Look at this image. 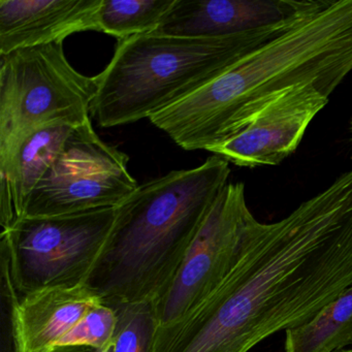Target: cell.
<instances>
[{"label":"cell","mask_w":352,"mask_h":352,"mask_svg":"<svg viewBox=\"0 0 352 352\" xmlns=\"http://www.w3.org/2000/svg\"><path fill=\"white\" fill-rule=\"evenodd\" d=\"M294 17L251 32L218 38L148 34L119 41L106 69L90 117L104 129L135 123L160 112L209 83L257 47L294 25Z\"/></svg>","instance_id":"4"},{"label":"cell","mask_w":352,"mask_h":352,"mask_svg":"<svg viewBox=\"0 0 352 352\" xmlns=\"http://www.w3.org/2000/svg\"><path fill=\"white\" fill-rule=\"evenodd\" d=\"M176 0H102L98 32L119 41L155 32Z\"/></svg>","instance_id":"15"},{"label":"cell","mask_w":352,"mask_h":352,"mask_svg":"<svg viewBox=\"0 0 352 352\" xmlns=\"http://www.w3.org/2000/svg\"><path fill=\"white\" fill-rule=\"evenodd\" d=\"M98 352H108L107 350H104V351H98Z\"/></svg>","instance_id":"21"},{"label":"cell","mask_w":352,"mask_h":352,"mask_svg":"<svg viewBox=\"0 0 352 352\" xmlns=\"http://www.w3.org/2000/svg\"><path fill=\"white\" fill-rule=\"evenodd\" d=\"M74 127L53 125L26 138L0 166V224L3 230L21 219L26 201L60 153Z\"/></svg>","instance_id":"13"},{"label":"cell","mask_w":352,"mask_h":352,"mask_svg":"<svg viewBox=\"0 0 352 352\" xmlns=\"http://www.w3.org/2000/svg\"><path fill=\"white\" fill-rule=\"evenodd\" d=\"M98 91V78L76 71L63 43L0 56V166L38 129L90 120Z\"/></svg>","instance_id":"5"},{"label":"cell","mask_w":352,"mask_h":352,"mask_svg":"<svg viewBox=\"0 0 352 352\" xmlns=\"http://www.w3.org/2000/svg\"><path fill=\"white\" fill-rule=\"evenodd\" d=\"M352 285V168L283 219L253 216L228 275L156 327L150 352H249L306 324Z\"/></svg>","instance_id":"1"},{"label":"cell","mask_w":352,"mask_h":352,"mask_svg":"<svg viewBox=\"0 0 352 352\" xmlns=\"http://www.w3.org/2000/svg\"><path fill=\"white\" fill-rule=\"evenodd\" d=\"M98 350L90 347H60L53 350V352H98Z\"/></svg>","instance_id":"18"},{"label":"cell","mask_w":352,"mask_h":352,"mask_svg":"<svg viewBox=\"0 0 352 352\" xmlns=\"http://www.w3.org/2000/svg\"><path fill=\"white\" fill-rule=\"evenodd\" d=\"M333 352H346V350L344 349V350H340V351H333Z\"/></svg>","instance_id":"20"},{"label":"cell","mask_w":352,"mask_h":352,"mask_svg":"<svg viewBox=\"0 0 352 352\" xmlns=\"http://www.w3.org/2000/svg\"><path fill=\"white\" fill-rule=\"evenodd\" d=\"M346 352H352V348H350V349H345Z\"/></svg>","instance_id":"19"},{"label":"cell","mask_w":352,"mask_h":352,"mask_svg":"<svg viewBox=\"0 0 352 352\" xmlns=\"http://www.w3.org/2000/svg\"><path fill=\"white\" fill-rule=\"evenodd\" d=\"M230 175V162L214 155L139 185L115 207L112 230L84 283L111 306L153 302L172 283Z\"/></svg>","instance_id":"3"},{"label":"cell","mask_w":352,"mask_h":352,"mask_svg":"<svg viewBox=\"0 0 352 352\" xmlns=\"http://www.w3.org/2000/svg\"><path fill=\"white\" fill-rule=\"evenodd\" d=\"M115 208L23 217L0 236L3 286L10 305L58 286L84 283L114 223Z\"/></svg>","instance_id":"6"},{"label":"cell","mask_w":352,"mask_h":352,"mask_svg":"<svg viewBox=\"0 0 352 352\" xmlns=\"http://www.w3.org/2000/svg\"><path fill=\"white\" fill-rule=\"evenodd\" d=\"M351 124H352V122H351Z\"/></svg>","instance_id":"22"},{"label":"cell","mask_w":352,"mask_h":352,"mask_svg":"<svg viewBox=\"0 0 352 352\" xmlns=\"http://www.w3.org/2000/svg\"><path fill=\"white\" fill-rule=\"evenodd\" d=\"M351 71L352 0H314L287 30L149 120L182 149L208 151L282 92L313 84L329 98Z\"/></svg>","instance_id":"2"},{"label":"cell","mask_w":352,"mask_h":352,"mask_svg":"<svg viewBox=\"0 0 352 352\" xmlns=\"http://www.w3.org/2000/svg\"><path fill=\"white\" fill-rule=\"evenodd\" d=\"M116 325L117 314L114 307L100 302L86 313L60 340L56 348L90 347L104 351L112 343Z\"/></svg>","instance_id":"17"},{"label":"cell","mask_w":352,"mask_h":352,"mask_svg":"<svg viewBox=\"0 0 352 352\" xmlns=\"http://www.w3.org/2000/svg\"><path fill=\"white\" fill-rule=\"evenodd\" d=\"M102 0H0V56L98 32Z\"/></svg>","instance_id":"11"},{"label":"cell","mask_w":352,"mask_h":352,"mask_svg":"<svg viewBox=\"0 0 352 352\" xmlns=\"http://www.w3.org/2000/svg\"><path fill=\"white\" fill-rule=\"evenodd\" d=\"M102 302L85 283L32 292L11 304L14 352H53L60 340Z\"/></svg>","instance_id":"12"},{"label":"cell","mask_w":352,"mask_h":352,"mask_svg":"<svg viewBox=\"0 0 352 352\" xmlns=\"http://www.w3.org/2000/svg\"><path fill=\"white\" fill-rule=\"evenodd\" d=\"M329 96L316 85L294 86L267 102L238 133L208 151L242 168L278 166L294 153Z\"/></svg>","instance_id":"9"},{"label":"cell","mask_w":352,"mask_h":352,"mask_svg":"<svg viewBox=\"0 0 352 352\" xmlns=\"http://www.w3.org/2000/svg\"><path fill=\"white\" fill-rule=\"evenodd\" d=\"M129 156L100 139L91 119L74 127L54 164L26 201L23 217L115 208L137 189Z\"/></svg>","instance_id":"7"},{"label":"cell","mask_w":352,"mask_h":352,"mask_svg":"<svg viewBox=\"0 0 352 352\" xmlns=\"http://www.w3.org/2000/svg\"><path fill=\"white\" fill-rule=\"evenodd\" d=\"M252 218L245 185L228 183L210 208L172 283L152 302L157 327L178 320L217 287L236 263Z\"/></svg>","instance_id":"8"},{"label":"cell","mask_w":352,"mask_h":352,"mask_svg":"<svg viewBox=\"0 0 352 352\" xmlns=\"http://www.w3.org/2000/svg\"><path fill=\"white\" fill-rule=\"evenodd\" d=\"M311 0H176L155 32L178 38H218L285 21Z\"/></svg>","instance_id":"10"},{"label":"cell","mask_w":352,"mask_h":352,"mask_svg":"<svg viewBox=\"0 0 352 352\" xmlns=\"http://www.w3.org/2000/svg\"><path fill=\"white\" fill-rule=\"evenodd\" d=\"M116 331L108 352H150L157 321L152 302L113 305Z\"/></svg>","instance_id":"16"},{"label":"cell","mask_w":352,"mask_h":352,"mask_svg":"<svg viewBox=\"0 0 352 352\" xmlns=\"http://www.w3.org/2000/svg\"><path fill=\"white\" fill-rule=\"evenodd\" d=\"M285 333V352H333L352 345V285L312 320Z\"/></svg>","instance_id":"14"}]
</instances>
